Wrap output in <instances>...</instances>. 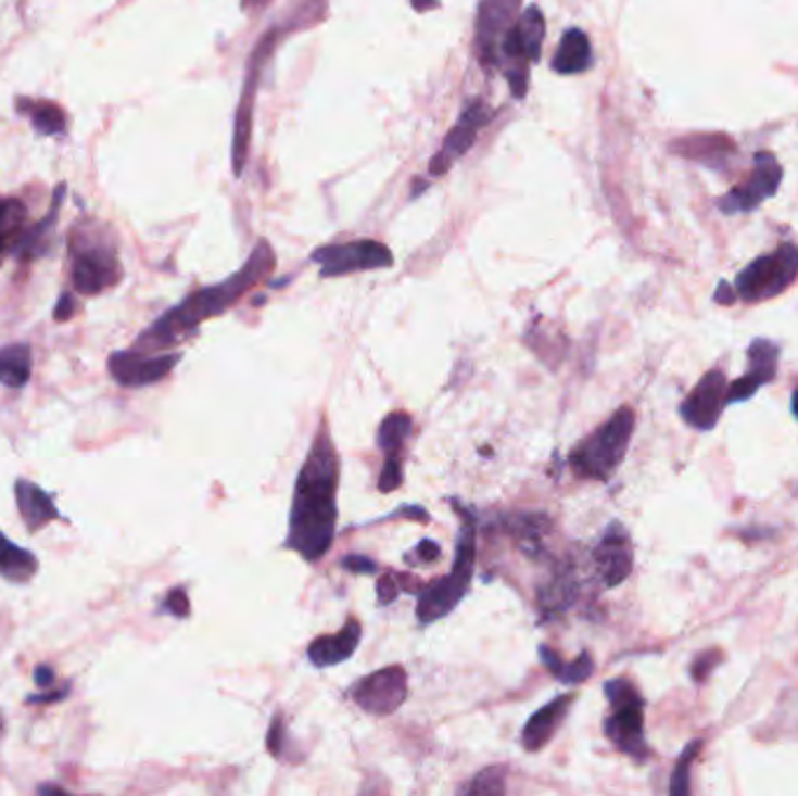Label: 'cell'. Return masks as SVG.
Masks as SVG:
<instances>
[{
  "instance_id": "cell-1",
  "label": "cell",
  "mask_w": 798,
  "mask_h": 796,
  "mask_svg": "<svg viewBox=\"0 0 798 796\" xmlns=\"http://www.w3.org/2000/svg\"><path fill=\"white\" fill-rule=\"evenodd\" d=\"M339 470V454L332 442V432L322 418L294 483L288 530L290 549L311 564H316L318 558L330 552L334 542Z\"/></svg>"
},
{
  "instance_id": "cell-2",
  "label": "cell",
  "mask_w": 798,
  "mask_h": 796,
  "mask_svg": "<svg viewBox=\"0 0 798 796\" xmlns=\"http://www.w3.org/2000/svg\"><path fill=\"white\" fill-rule=\"evenodd\" d=\"M274 267H276V253L271 243L259 241L253 255L245 260V264L237 274L223 280V283L192 292L185 302L166 311L160 320L152 323L148 330L136 339L134 351L156 355L160 351L180 346L182 341L197 334L203 320L225 314V311L237 304L248 290H253L259 280L269 276Z\"/></svg>"
},
{
  "instance_id": "cell-3",
  "label": "cell",
  "mask_w": 798,
  "mask_h": 796,
  "mask_svg": "<svg viewBox=\"0 0 798 796\" xmlns=\"http://www.w3.org/2000/svg\"><path fill=\"white\" fill-rule=\"evenodd\" d=\"M451 505L460 511V535H458V549L456 560H453L451 572L444 580H436L426 591L420 593V601L416 607L418 621L422 627L428 623L444 619L456 610V605L465 598L474 577V564H477V519L474 511L465 507L460 501L453 497Z\"/></svg>"
},
{
  "instance_id": "cell-4",
  "label": "cell",
  "mask_w": 798,
  "mask_h": 796,
  "mask_svg": "<svg viewBox=\"0 0 798 796\" xmlns=\"http://www.w3.org/2000/svg\"><path fill=\"white\" fill-rule=\"evenodd\" d=\"M635 432V412L621 407L605 424L579 442L570 454V470L579 479L607 481L629 454L631 437Z\"/></svg>"
},
{
  "instance_id": "cell-5",
  "label": "cell",
  "mask_w": 798,
  "mask_h": 796,
  "mask_svg": "<svg viewBox=\"0 0 798 796\" xmlns=\"http://www.w3.org/2000/svg\"><path fill=\"white\" fill-rule=\"evenodd\" d=\"M71 278L80 294H101L122 280L117 248L99 227L80 225L71 231Z\"/></svg>"
},
{
  "instance_id": "cell-6",
  "label": "cell",
  "mask_w": 798,
  "mask_h": 796,
  "mask_svg": "<svg viewBox=\"0 0 798 796\" xmlns=\"http://www.w3.org/2000/svg\"><path fill=\"white\" fill-rule=\"evenodd\" d=\"M546 34V22L540 8H525L519 20L507 30V36L499 42L497 52V71L507 77L514 99H523L530 83V66L537 64L542 56V45Z\"/></svg>"
},
{
  "instance_id": "cell-7",
  "label": "cell",
  "mask_w": 798,
  "mask_h": 796,
  "mask_svg": "<svg viewBox=\"0 0 798 796\" xmlns=\"http://www.w3.org/2000/svg\"><path fill=\"white\" fill-rule=\"evenodd\" d=\"M605 696L612 706V712L607 715L603 724L605 736L612 741L617 750L629 755L635 761L649 759V745L645 741V698L637 692V686L617 678L605 682Z\"/></svg>"
},
{
  "instance_id": "cell-8",
  "label": "cell",
  "mask_w": 798,
  "mask_h": 796,
  "mask_svg": "<svg viewBox=\"0 0 798 796\" xmlns=\"http://www.w3.org/2000/svg\"><path fill=\"white\" fill-rule=\"evenodd\" d=\"M798 276V248L780 243L773 253L757 257L735 278V294L747 304H759L785 292Z\"/></svg>"
},
{
  "instance_id": "cell-9",
  "label": "cell",
  "mask_w": 798,
  "mask_h": 796,
  "mask_svg": "<svg viewBox=\"0 0 798 796\" xmlns=\"http://www.w3.org/2000/svg\"><path fill=\"white\" fill-rule=\"evenodd\" d=\"M278 40V28H271L269 34H264L262 40L257 42V47L250 54L248 61V73H245V83H243V91H241V101L237 108V117H233V140H231V168L233 176L241 178L245 162H248V150H250V140H253V105H255V97H257V85H259V75L262 68L266 64V59L274 52Z\"/></svg>"
},
{
  "instance_id": "cell-10",
  "label": "cell",
  "mask_w": 798,
  "mask_h": 796,
  "mask_svg": "<svg viewBox=\"0 0 798 796\" xmlns=\"http://www.w3.org/2000/svg\"><path fill=\"white\" fill-rule=\"evenodd\" d=\"M311 260L320 267L322 278H337L371 269H390L395 262L385 243L371 239L322 245L311 255Z\"/></svg>"
},
{
  "instance_id": "cell-11",
  "label": "cell",
  "mask_w": 798,
  "mask_h": 796,
  "mask_svg": "<svg viewBox=\"0 0 798 796\" xmlns=\"http://www.w3.org/2000/svg\"><path fill=\"white\" fill-rule=\"evenodd\" d=\"M782 178H785V170H782V164L775 160V154L761 150L755 154V166L749 178L743 185H735L729 194L719 199L717 209L724 215L755 213L763 201L777 194Z\"/></svg>"
},
{
  "instance_id": "cell-12",
  "label": "cell",
  "mask_w": 798,
  "mask_h": 796,
  "mask_svg": "<svg viewBox=\"0 0 798 796\" xmlns=\"http://www.w3.org/2000/svg\"><path fill=\"white\" fill-rule=\"evenodd\" d=\"M523 0H479L474 20V52L483 68H497L499 42L523 12Z\"/></svg>"
},
{
  "instance_id": "cell-13",
  "label": "cell",
  "mask_w": 798,
  "mask_h": 796,
  "mask_svg": "<svg viewBox=\"0 0 798 796\" xmlns=\"http://www.w3.org/2000/svg\"><path fill=\"white\" fill-rule=\"evenodd\" d=\"M493 117H495V113H493V108L489 103H483L479 99L469 103L465 108V111H463V115H460L456 127H453L446 134L444 143H442V150L436 152L434 157L430 160L428 174L432 178L446 176L448 170H451V166L456 164V162H460L465 157V154L469 152V148L474 146V140H477L479 131L483 127H489Z\"/></svg>"
},
{
  "instance_id": "cell-14",
  "label": "cell",
  "mask_w": 798,
  "mask_h": 796,
  "mask_svg": "<svg viewBox=\"0 0 798 796\" xmlns=\"http://www.w3.org/2000/svg\"><path fill=\"white\" fill-rule=\"evenodd\" d=\"M406 670L402 666H388L363 680H357L351 690L355 704L369 715L385 717L393 715L406 700Z\"/></svg>"
},
{
  "instance_id": "cell-15",
  "label": "cell",
  "mask_w": 798,
  "mask_h": 796,
  "mask_svg": "<svg viewBox=\"0 0 798 796\" xmlns=\"http://www.w3.org/2000/svg\"><path fill=\"white\" fill-rule=\"evenodd\" d=\"M726 390L729 381L722 369H710L708 374H702L692 393L680 404V416L684 418V424L702 432L712 430L726 409Z\"/></svg>"
},
{
  "instance_id": "cell-16",
  "label": "cell",
  "mask_w": 798,
  "mask_h": 796,
  "mask_svg": "<svg viewBox=\"0 0 798 796\" xmlns=\"http://www.w3.org/2000/svg\"><path fill=\"white\" fill-rule=\"evenodd\" d=\"M180 363V353L145 355L138 351H119L107 361L113 379L124 388H143L166 379L174 367Z\"/></svg>"
},
{
  "instance_id": "cell-17",
  "label": "cell",
  "mask_w": 798,
  "mask_h": 796,
  "mask_svg": "<svg viewBox=\"0 0 798 796\" xmlns=\"http://www.w3.org/2000/svg\"><path fill=\"white\" fill-rule=\"evenodd\" d=\"M593 564L607 589H615L629 580L633 572V542L623 523L612 521L593 549Z\"/></svg>"
},
{
  "instance_id": "cell-18",
  "label": "cell",
  "mask_w": 798,
  "mask_h": 796,
  "mask_svg": "<svg viewBox=\"0 0 798 796\" xmlns=\"http://www.w3.org/2000/svg\"><path fill=\"white\" fill-rule=\"evenodd\" d=\"M672 154L692 160L696 164L710 166L714 170H724L729 162L735 157V143L726 134H694L684 136L670 143Z\"/></svg>"
},
{
  "instance_id": "cell-19",
  "label": "cell",
  "mask_w": 798,
  "mask_h": 796,
  "mask_svg": "<svg viewBox=\"0 0 798 796\" xmlns=\"http://www.w3.org/2000/svg\"><path fill=\"white\" fill-rule=\"evenodd\" d=\"M359 637H363V627H359L357 619H349L346 627L339 633L320 635L313 640L308 645V659L318 668H332L353 657L359 645Z\"/></svg>"
},
{
  "instance_id": "cell-20",
  "label": "cell",
  "mask_w": 798,
  "mask_h": 796,
  "mask_svg": "<svg viewBox=\"0 0 798 796\" xmlns=\"http://www.w3.org/2000/svg\"><path fill=\"white\" fill-rule=\"evenodd\" d=\"M574 700H577L574 694L558 696L556 700H552V704H546L544 708H540L535 715L530 717L528 724L523 726V736H521L523 747L528 753H540L542 747L556 736L560 722L566 720V715L572 708Z\"/></svg>"
},
{
  "instance_id": "cell-21",
  "label": "cell",
  "mask_w": 798,
  "mask_h": 796,
  "mask_svg": "<svg viewBox=\"0 0 798 796\" xmlns=\"http://www.w3.org/2000/svg\"><path fill=\"white\" fill-rule=\"evenodd\" d=\"M14 497H17L20 514L30 533H36V530L59 519V509L50 493H45L38 483L17 479L14 481Z\"/></svg>"
},
{
  "instance_id": "cell-22",
  "label": "cell",
  "mask_w": 798,
  "mask_h": 796,
  "mask_svg": "<svg viewBox=\"0 0 798 796\" xmlns=\"http://www.w3.org/2000/svg\"><path fill=\"white\" fill-rule=\"evenodd\" d=\"M593 66V47L582 28H570L562 34L558 50L554 54L552 68L560 75H579Z\"/></svg>"
},
{
  "instance_id": "cell-23",
  "label": "cell",
  "mask_w": 798,
  "mask_h": 796,
  "mask_svg": "<svg viewBox=\"0 0 798 796\" xmlns=\"http://www.w3.org/2000/svg\"><path fill=\"white\" fill-rule=\"evenodd\" d=\"M64 194H66V185H59L50 213H47L34 229L24 231L22 237L17 239V243H14V253H17L22 260H36V257L47 253V248H50L52 229L56 225V217H59V211H61V204H64Z\"/></svg>"
},
{
  "instance_id": "cell-24",
  "label": "cell",
  "mask_w": 798,
  "mask_h": 796,
  "mask_svg": "<svg viewBox=\"0 0 798 796\" xmlns=\"http://www.w3.org/2000/svg\"><path fill=\"white\" fill-rule=\"evenodd\" d=\"M14 105H17L20 113H24L30 119V127H34L40 136H64L68 131L66 111L54 101L17 99Z\"/></svg>"
},
{
  "instance_id": "cell-25",
  "label": "cell",
  "mask_w": 798,
  "mask_h": 796,
  "mask_svg": "<svg viewBox=\"0 0 798 796\" xmlns=\"http://www.w3.org/2000/svg\"><path fill=\"white\" fill-rule=\"evenodd\" d=\"M38 572V558L28 549L12 544L3 533H0V577L8 582L24 584Z\"/></svg>"
},
{
  "instance_id": "cell-26",
  "label": "cell",
  "mask_w": 798,
  "mask_h": 796,
  "mask_svg": "<svg viewBox=\"0 0 798 796\" xmlns=\"http://www.w3.org/2000/svg\"><path fill=\"white\" fill-rule=\"evenodd\" d=\"M34 355L26 343H10L0 349V383L5 388H24L30 379Z\"/></svg>"
},
{
  "instance_id": "cell-27",
  "label": "cell",
  "mask_w": 798,
  "mask_h": 796,
  "mask_svg": "<svg viewBox=\"0 0 798 796\" xmlns=\"http://www.w3.org/2000/svg\"><path fill=\"white\" fill-rule=\"evenodd\" d=\"M577 596H579V584L574 582V574L562 570L554 577V582H549V586H544L540 591V610L544 617L566 612L568 607H572Z\"/></svg>"
},
{
  "instance_id": "cell-28",
  "label": "cell",
  "mask_w": 798,
  "mask_h": 796,
  "mask_svg": "<svg viewBox=\"0 0 798 796\" xmlns=\"http://www.w3.org/2000/svg\"><path fill=\"white\" fill-rule=\"evenodd\" d=\"M540 659L542 664L552 670V675H556L560 682L566 684H579L586 682L593 675V657L591 652H582L579 657L570 664H566L560 659V654L554 652L549 645L540 647Z\"/></svg>"
},
{
  "instance_id": "cell-29",
  "label": "cell",
  "mask_w": 798,
  "mask_h": 796,
  "mask_svg": "<svg viewBox=\"0 0 798 796\" xmlns=\"http://www.w3.org/2000/svg\"><path fill=\"white\" fill-rule=\"evenodd\" d=\"M749 374L765 386L775 379L777 363H780V346L771 339H755L747 349Z\"/></svg>"
},
{
  "instance_id": "cell-30",
  "label": "cell",
  "mask_w": 798,
  "mask_h": 796,
  "mask_svg": "<svg viewBox=\"0 0 798 796\" xmlns=\"http://www.w3.org/2000/svg\"><path fill=\"white\" fill-rule=\"evenodd\" d=\"M411 416L406 412H393L390 416L383 418V424L379 428V448L388 456H400V451L404 446V442L409 440L411 434Z\"/></svg>"
},
{
  "instance_id": "cell-31",
  "label": "cell",
  "mask_w": 798,
  "mask_h": 796,
  "mask_svg": "<svg viewBox=\"0 0 798 796\" xmlns=\"http://www.w3.org/2000/svg\"><path fill=\"white\" fill-rule=\"evenodd\" d=\"M26 220V209L17 199L0 197V255L8 251V245L17 239V233Z\"/></svg>"
},
{
  "instance_id": "cell-32",
  "label": "cell",
  "mask_w": 798,
  "mask_h": 796,
  "mask_svg": "<svg viewBox=\"0 0 798 796\" xmlns=\"http://www.w3.org/2000/svg\"><path fill=\"white\" fill-rule=\"evenodd\" d=\"M702 747V741H694L692 745L684 747L682 757L677 759L675 769H672V780H670V794L672 796H686L688 792H692V780H688V775H692V767H694V759L698 757Z\"/></svg>"
},
{
  "instance_id": "cell-33",
  "label": "cell",
  "mask_w": 798,
  "mask_h": 796,
  "mask_svg": "<svg viewBox=\"0 0 798 796\" xmlns=\"http://www.w3.org/2000/svg\"><path fill=\"white\" fill-rule=\"evenodd\" d=\"M505 773L507 771L503 767H489V769H483L481 773H477L472 778V783L463 787V792L465 794H486V796L505 794L507 792Z\"/></svg>"
},
{
  "instance_id": "cell-34",
  "label": "cell",
  "mask_w": 798,
  "mask_h": 796,
  "mask_svg": "<svg viewBox=\"0 0 798 796\" xmlns=\"http://www.w3.org/2000/svg\"><path fill=\"white\" fill-rule=\"evenodd\" d=\"M759 388H761V383L752 377V374H745V377H740V379H735L733 383H729L726 404L752 400L759 393Z\"/></svg>"
},
{
  "instance_id": "cell-35",
  "label": "cell",
  "mask_w": 798,
  "mask_h": 796,
  "mask_svg": "<svg viewBox=\"0 0 798 796\" xmlns=\"http://www.w3.org/2000/svg\"><path fill=\"white\" fill-rule=\"evenodd\" d=\"M402 458L400 456H388L385 465L379 477V491L381 493H393L402 487Z\"/></svg>"
},
{
  "instance_id": "cell-36",
  "label": "cell",
  "mask_w": 798,
  "mask_h": 796,
  "mask_svg": "<svg viewBox=\"0 0 798 796\" xmlns=\"http://www.w3.org/2000/svg\"><path fill=\"white\" fill-rule=\"evenodd\" d=\"M724 659V654L719 649H710V652H702L700 657L694 661L692 666V675L696 682H706L708 675L712 673V670L717 668V664Z\"/></svg>"
},
{
  "instance_id": "cell-37",
  "label": "cell",
  "mask_w": 798,
  "mask_h": 796,
  "mask_svg": "<svg viewBox=\"0 0 798 796\" xmlns=\"http://www.w3.org/2000/svg\"><path fill=\"white\" fill-rule=\"evenodd\" d=\"M411 554H416V556H406V558H404L406 564H409V566H418V564H434V560H440L442 549H440V544H434L432 540H422Z\"/></svg>"
},
{
  "instance_id": "cell-38",
  "label": "cell",
  "mask_w": 798,
  "mask_h": 796,
  "mask_svg": "<svg viewBox=\"0 0 798 796\" xmlns=\"http://www.w3.org/2000/svg\"><path fill=\"white\" fill-rule=\"evenodd\" d=\"M164 610L170 612L174 617H180V619L190 617V598H187L185 589H174L168 593L166 601H164Z\"/></svg>"
},
{
  "instance_id": "cell-39",
  "label": "cell",
  "mask_w": 798,
  "mask_h": 796,
  "mask_svg": "<svg viewBox=\"0 0 798 796\" xmlns=\"http://www.w3.org/2000/svg\"><path fill=\"white\" fill-rule=\"evenodd\" d=\"M377 591H379V603L381 605H390L400 593V584L393 574H381V580L377 582Z\"/></svg>"
},
{
  "instance_id": "cell-40",
  "label": "cell",
  "mask_w": 798,
  "mask_h": 796,
  "mask_svg": "<svg viewBox=\"0 0 798 796\" xmlns=\"http://www.w3.org/2000/svg\"><path fill=\"white\" fill-rule=\"evenodd\" d=\"M343 568H349L351 572H357V574H373L377 572V564H373L371 558L363 556V554H351L343 558Z\"/></svg>"
},
{
  "instance_id": "cell-41",
  "label": "cell",
  "mask_w": 798,
  "mask_h": 796,
  "mask_svg": "<svg viewBox=\"0 0 798 796\" xmlns=\"http://www.w3.org/2000/svg\"><path fill=\"white\" fill-rule=\"evenodd\" d=\"M75 300H73V294L71 292H64V294H61L59 296V304H56V308H54V320L56 323H66V320H71L73 316H75Z\"/></svg>"
},
{
  "instance_id": "cell-42",
  "label": "cell",
  "mask_w": 798,
  "mask_h": 796,
  "mask_svg": "<svg viewBox=\"0 0 798 796\" xmlns=\"http://www.w3.org/2000/svg\"><path fill=\"white\" fill-rule=\"evenodd\" d=\"M283 738V722H280V717H276L269 733H266V750H269L274 757H280V741Z\"/></svg>"
},
{
  "instance_id": "cell-43",
  "label": "cell",
  "mask_w": 798,
  "mask_h": 796,
  "mask_svg": "<svg viewBox=\"0 0 798 796\" xmlns=\"http://www.w3.org/2000/svg\"><path fill=\"white\" fill-rule=\"evenodd\" d=\"M735 300H738V294H735V288H731V286L726 283V280H722V283L717 286L714 302H717V304H726V306H731V304H735Z\"/></svg>"
},
{
  "instance_id": "cell-44",
  "label": "cell",
  "mask_w": 798,
  "mask_h": 796,
  "mask_svg": "<svg viewBox=\"0 0 798 796\" xmlns=\"http://www.w3.org/2000/svg\"><path fill=\"white\" fill-rule=\"evenodd\" d=\"M68 692H71V686L66 684L64 686V690H61V692H50V694H45V696H28V704H38V706H42V704H54V700H61V698H66L68 696Z\"/></svg>"
},
{
  "instance_id": "cell-45",
  "label": "cell",
  "mask_w": 798,
  "mask_h": 796,
  "mask_svg": "<svg viewBox=\"0 0 798 796\" xmlns=\"http://www.w3.org/2000/svg\"><path fill=\"white\" fill-rule=\"evenodd\" d=\"M34 678H36V684L45 686V690H47V686H52V684H54V680H56L54 670H52L50 666H38V668H36V673H34Z\"/></svg>"
},
{
  "instance_id": "cell-46",
  "label": "cell",
  "mask_w": 798,
  "mask_h": 796,
  "mask_svg": "<svg viewBox=\"0 0 798 796\" xmlns=\"http://www.w3.org/2000/svg\"><path fill=\"white\" fill-rule=\"evenodd\" d=\"M411 3H414V10H418V12L440 8V0H411Z\"/></svg>"
},
{
  "instance_id": "cell-47",
  "label": "cell",
  "mask_w": 798,
  "mask_h": 796,
  "mask_svg": "<svg viewBox=\"0 0 798 796\" xmlns=\"http://www.w3.org/2000/svg\"><path fill=\"white\" fill-rule=\"evenodd\" d=\"M262 5H266V0H243V10H248V8L257 10V8H262Z\"/></svg>"
},
{
  "instance_id": "cell-48",
  "label": "cell",
  "mask_w": 798,
  "mask_h": 796,
  "mask_svg": "<svg viewBox=\"0 0 798 796\" xmlns=\"http://www.w3.org/2000/svg\"><path fill=\"white\" fill-rule=\"evenodd\" d=\"M791 412H794V416L798 418V388L794 390V395H791Z\"/></svg>"
}]
</instances>
